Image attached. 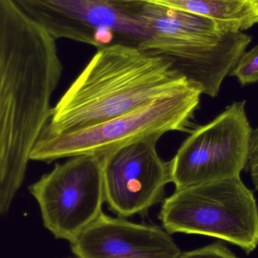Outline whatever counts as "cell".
Masks as SVG:
<instances>
[{
    "label": "cell",
    "mask_w": 258,
    "mask_h": 258,
    "mask_svg": "<svg viewBox=\"0 0 258 258\" xmlns=\"http://www.w3.org/2000/svg\"><path fill=\"white\" fill-rule=\"evenodd\" d=\"M56 39L12 0H0V212L25 179L30 153L53 113L63 66Z\"/></svg>",
    "instance_id": "obj_1"
},
{
    "label": "cell",
    "mask_w": 258,
    "mask_h": 258,
    "mask_svg": "<svg viewBox=\"0 0 258 258\" xmlns=\"http://www.w3.org/2000/svg\"><path fill=\"white\" fill-rule=\"evenodd\" d=\"M191 86L195 85L164 56L122 44L105 47L98 49L53 107L42 135L89 128Z\"/></svg>",
    "instance_id": "obj_2"
},
{
    "label": "cell",
    "mask_w": 258,
    "mask_h": 258,
    "mask_svg": "<svg viewBox=\"0 0 258 258\" xmlns=\"http://www.w3.org/2000/svg\"><path fill=\"white\" fill-rule=\"evenodd\" d=\"M162 227L174 233L211 236L250 254L258 246V207L240 176L175 189L159 212Z\"/></svg>",
    "instance_id": "obj_3"
},
{
    "label": "cell",
    "mask_w": 258,
    "mask_h": 258,
    "mask_svg": "<svg viewBox=\"0 0 258 258\" xmlns=\"http://www.w3.org/2000/svg\"><path fill=\"white\" fill-rule=\"evenodd\" d=\"M201 95L199 88L191 86L89 128L64 135H42L30 153V160L51 163L80 155L103 156L141 140L160 139L167 132H187Z\"/></svg>",
    "instance_id": "obj_4"
},
{
    "label": "cell",
    "mask_w": 258,
    "mask_h": 258,
    "mask_svg": "<svg viewBox=\"0 0 258 258\" xmlns=\"http://www.w3.org/2000/svg\"><path fill=\"white\" fill-rule=\"evenodd\" d=\"M140 13L151 36L139 49L170 59L189 83L212 98L218 96L252 41L244 32L180 25L161 6L141 3Z\"/></svg>",
    "instance_id": "obj_5"
},
{
    "label": "cell",
    "mask_w": 258,
    "mask_h": 258,
    "mask_svg": "<svg viewBox=\"0 0 258 258\" xmlns=\"http://www.w3.org/2000/svg\"><path fill=\"white\" fill-rule=\"evenodd\" d=\"M56 39L105 48L115 44L140 48L151 36L141 3L124 0H12Z\"/></svg>",
    "instance_id": "obj_6"
},
{
    "label": "cell",
    "mask_w": 258,
    "mask_h": 258,
    "mask_svg": "<svg viewBox=\"0 0 258 258\" xmlns=\"http://www.w3.org/2000/svg\"><path fill=\"white\" fill-rule=\"evenodd\" d=\"M57 163L28 186L44 227L55 238L74 242L95 221L106 203L102 157L80 155Z\"/></svg>",
    "instance_id": "obj_7"
},
{
    "label": "cell",
    "mask_w": 258,
    "mask_h": 258,
    "mask_svg": "<svg viewBox=\"0 0 258 258\" xmlns=\"http://www.w3.org/2000/svg\"><path fill=\"white\" fill-rule=\"evenodd\" d=\"M245 104L233 103L183 141L169 162L176 189L240 176L248 165L253 131Z\"/></svg>",
    "instance_id": "obj_8"
},
{
    "label": "cell",
    "mask_w": 258,
    "mask_h": 258,
    "mask_svg": "<svg viewBox=\"0 0 258 258\" xmlns=\"http://www.w3.org/2000/svg\"><path fill=\"white\" fill-rule=\"evenodd\" d=\"M159 140H141L101 156L106 203L117 216H145L163 200L171 172L156 150Z\"/></svg>",
    "instance_id": "obj_9"
},
{
    "label": "cell",
    "mask_w": 258,
    "mask_h": 258,
    "mask_svg": "<svg viewBox=\"0 0 258 258\" xmlns=\"http://www.w3.org/2000/svg\"><path fill=\"white\" fill-rule=\"evenodd\" d=\"M70 245L77 258H178L182 254L163 227L104 212Z\"/></svg>",
    "instance_id": "obj_10"
},
{
    "label": "cell",
    "mask_w": 258,
    "mask_h": 258,
    "mask_svg": "<svg viewBox=\"0 0 258 258\" xmlns=\"http://www.w3.org/2000/svg\"><path fill=\"white\" fill-rule=\"evenodd\" d=\"M145 3L210 18L231 31L258 24V0H124Z\"/></svg>",
    "instance_id": "obj_11"
},
{
    "label": "cell",
    "mask_w": 258,
    "mask_h": 258,
    "mask_svg": "<svg viewBox=\"0 0 258 258\" xmlns=\"http://www.w3.org/2000/svg\"><path fill=\"white\" fill-rule=\"evenodd\" d=\"M231 75L242 85L258 82V45L242 54Z\"/></svg>",
    "instance_id": "obj_12"
},
{
    "label": "cell",
    "mask_w": 258,
    "mask_h": 258,
    "mask_svg": "<svg viewBox=\"0 0 258 258\" xmlns=\"http://www.w3.org/2000/svg\"><path fill=\"white\" fill-rule=\"evenodd\" d=\"M189 258H239L220 242L188 251Z\"/></svg>",
    "instance_id": "obj_13"
},
{
    "label": "cell",
    "mask_w": 258,
    "mask_h": 258,
    "mask_svg": "<svg viewBox=\"0 0 258 258\" xmlns=\"http://www.w3.org/2000/svg\"><path fill=\"white\" fill-rule=\"evenodd\" d=\"M247 167L249 170L254 188L258 190V127L251 133Z\"/></svg>",
    "instance_id": "obj_14"
},
{
    "label": "cell",
    "mask_w": 258,
    "mask_h": 258,
    "mask_svg": "<svg viewBox=\"0 0 258 258\" xmlns=\"http://www.w3.org/2000/svg\"><path fill=\"white\" fill-rule=\"evenodd\" d=\"M178 258H189V256H188V253H182V254H180V257H179Z\"/></svg>",
    "instance_id": "obj_15"
}]
</instances>
